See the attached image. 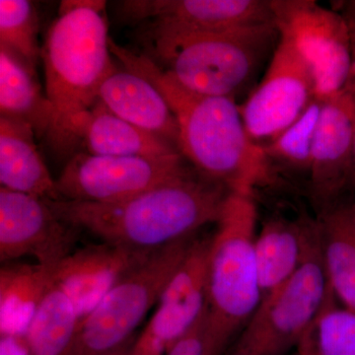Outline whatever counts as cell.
<instances>
[{"label":"cell","mask_w":355,"mask_h":355,"mask_svg":"<svg viewBox=\"0 0 355 355\" xmlns=\"http://www.w3.org/2000/svg\"><path fill=\"white\" fill-rule=\"evenodd\" d=\"M123 69L144 77L163 95L178 123V148L193 168L231 193L254 196L272 181L261 147L250 139L234 99L191 92L141 51L110 41Z\"/></svg>","instance_id":"obj_1"},{"label":"cell","mask_w":355,"mask_h":355,"mask_svg":"<svg viewBox=\"0 0 355 355\" xmlns=\"http://www.w3.org/2000/svg\"><path fill=\"white\" fill-rule=\"evenodd\" d=\"M230 193L191 166L171 181L121 202H48L60 218L103 241L153 251L216 223Z\"/></svg>","instance_id":"obj_2"},{"label":"cell","mask_w":355,"mask_h":355,"mask_svg":"<svg viewBox=\"0 0 355 355\" xmlns=\"http://www.w3.org/2000/svg\"><path fill=\"white\" fill-rule=\"evenodd\" d=\"M106 2L65 0L42 48L46 96L53 110L50 146L73 153L76 121L98 101L103 81L116 70L110 50Z\"/></svg>","instance_id":"obj_3"},{"label":"cell","mask_w":355,"mask_h":355,"mask_svg":"<svg viewBox=\"0 0 355 355\" xmlns=\"http://www.w3.org/2000/svg\"><path fill=\"white\" fill-rule=\"evenodd\" d=\"M279 32L275 23L217 33L141 28V53L182 87L200 95L227 97L254 88L268 67Z\"/></svg>","instance_id":"obj_4"},{"label":"cell","mask_w":355,"mask_h":355,"mask_svg":"<svg viewBox=\"0 0 355 355\" xmlns=\"http://www.w3.org/2000/svg\"><path fill=\"white\" fill-rule=\"evenodd\" d=\"M210 238L207 306L210 328L228 350L260 305L256 259L258 207L254 196L230 193Z\"/></svg>","instance_id":"obj_5"},{"label":"cell","mask_w":355,"mask_h":355,"mask_svg":"<svg viewBox=\"0 0 355 355\" xmlns=\"http://www.w3.org/2000/svg\"><path fill=\"white\" fill-rule=\"evenodd\" d=\"M329 291L319 224L297 272L284 286L261 298L224 355H286L304 338Z\"/></svg>","instance_id":"obj_6"},{"label":"cell","mask_w":355,"mask_h":355,"mask_svg":"<svg viewBox=\"0 0 355 355\" xmlns=\"http://www.w3.org/2000/svg\"><path fill=\"white\" fill-rule=\"evenodd\" d=\"M193 238L154 250L144 263L128 273L79 322L69 355H99L121 347L156 302L188 253Z\"/></svg>","instance_id":"obj_7"},{"label":"cell","mask_w":355,"mask_h":355,"mask_svg":"<svg viewBox=\"0 0 355 355\" xmlns=\"http://www.w3.org/2000/svg\"><path fill=\"white\" fill-rule=\"evenodd\" d=\"M315 98L316 83L309 64L291 37L279 32L265 73L240 105L248 135L257 146H268L304 114Z\"/></svg>","instance_id":"obj_8"},{"label":"cell","mask_w":355,"mask_h":355,"mask_svg":"<svg viewBox=\"0 0 355 355\" xmlns=\"http://www.w3.org/2000/svg\"><path fill=\"white\" fill-rule=\"evenodd\" d=\"M181 153L163 157L73 154L57 180L62 200L113 203L128 200L186 172Z\"/></svg>","instance_id":"obj_9"},{"label":"cell","mask_w":355,"mask_h":355,"mask_svg":"<svg viewBox=\"0 0 355 355\" xmlns=\"http://www.w3.org/2000/svg\"><path fill=\"white\" fill-rule=\"evenodd\" d=\"M275 22L309 64L316 97L342 91L352 64L349 26L343 14L313 0H272Z\"/></svg>","instance_id":"obj_10"},{"label":"cell","mask_w":355,"mask_h":355,"mask_svg":"<svg viewBox=\"0 0 355 355\" xmlns=\"http://www.w3.org/2000/svg\"><path fill=\"white\" fill-rule=\"evenodd\" d=\"M78 229L53 211L48 200L0 188V261L25 256L53 270L76 246Z\"/></svg>","instance_id":"obj_11"},{"label":"cell","mask_w":355,"mask_h":355,"mask_svg":"<svg viewBox=\"0 0 355 355\" xmlns=\"http://www.w3.org/2000/svg\"><path fill=\"white\" fill-rule=\"evenodd\" d=\"M119 7L144 29L217 33L275 23L272 0H128Z\"/></svg>","instance_id":"obj_12"},{"label":"cell","mask_w":355,"mask_h":355,"mask_svg":"<svg viewBox=\"0 0 355 355\" xmlns=\"http://www.w3.org/2000/svg\"><path fill=\"white\" fill-rule=\"evenodd\" d=\"M354 184V109L345 90L323 99L314 144L309 179V197L318 217L340 207L345 186Z\"/></svg>","instance_id":"obj_13"},{"label":"cell","mask_w":355,"mask_h":355,"mask_svg":"<svg viewBox=\"0 0 355 355\" xmlns=\"http://www.w3.org/2000/svg\"><path fill=\"white\" fill-rule=\"evenodd\" d=\"M153 251L107 241L87 245L60 261L51 270V280L70 299L80 322L116 282L144 263Z\"/></svg>","instance_id":"obj_14"},{"label":"cell","mask_w":355,"mask_h":355,"mask_svg":"<svg viewBox=\"0 0 355 355\" xmlns=\"http://www.w3.org/2000/svg\"><path fill=\"white\" fill-rule=\"evenodd\" d=\"M209 247L210 239L193 240L163 289L157 309L144 331L165 352L193 326L207 306Z\"/></svg>","instance_id":"obj_15"},{"label":"cell","mask_w":355,"mask_h":355,"mask_svg":"<svg viewBox=\"0 0 355 355\" xmlns=\"http://www.w3.org/2000/svg\"><path fill=\"white\" fill-rule=\"evenodd\" d=\"M100 100L114 114L176 147L179 130L163 95L144 77L116 69L100 86Z\"/></svg>","instance_id":"obj_16"},{"label":"cell","mask_w":355,"mask_h":355,"mask_svg":"<svg viewBox=\"0 0 355 355\" xmlns=\"http://www.w3.org/2000/svg\"><path fill=\"white\" fill-rule=\"evenodd\" d=\"M319 218L299 216L288 219L275 216L261 225L256 238V259L261 295L286 284L304 259L311 236Z\"/></svg>","instance_id":"obj_17"},{"label":"cell","mask_w":355,"mask_h":355,"mask_svg":"<svg viewBox=\"0 0 355 355\" xmlns=\"http://www.w3.org/2000/svg\"><path fill=\"white\" fill-rule=\"evenodd\" d=\"M73 140L76 147L83 144L93 155L163 157L180 153L166 140L114 114L100 100L74 123Z\"/></svg>","instance_id":"obj_18"},{"label":"cell","mask_w":355,"mask_h":355,"mask_svg":"<svg viewBox=\"0 0 355 355\" xmlns=\"http://www.w3.org/2000/svg\"><path fill=\"white\" fill-rule=\"evenodd\" d=\"M30 125L0 116V183L2 188L57 202L62 200L35 144Z\"/></svg>","instance_id":"obj_19"},{"label":"cell","mask_w":355,"mask_h":355,"mask_svg":"<svg viewBox=\"0 0 355 355\" xmlns=\"http://www.w3.org/2000/svg\"><path fill=\"white\" fill-rule=\"evenodd\" d=\"M0 116L30 125L37 137H46L53 110L43 95L36 67L0 44Z\"/></svg>","instance_id":"obj_20"},{"label":"cell","mask_w":355,"mask_h":355,"mask_svg":"<svg viewBox=\"0 0 355 355\" xmlns=\"http://www.w3.org/2000/svg\"><path fill=\"white\" fill-rule=\"evenodd\" d=\"M51 286V270L46 266L4 263L0 268V335H25Z\"/></svg>","instance_id":"obj_21"},{"label":"cell","mask_w":355,"mask_h":355,"mask_svg":"<svg viewBox=\"0 0 355 355\" xmlns=\"http://www.w3.org/2000/svg\"><path fill=\"white\" fill-rule=\"evenodd\" d=\"M318 218L329 286L345 308L355 313V221L352 207L340 205Z\"/></svg>","instance_id":"obj_22"},{"label":"cell","mask_w":355,"mask_h":355,"mask_svg":"<svg viewBox=\"0 0 355 355\" xmlns=\"http://www.w3.org/2000/svg\"><path fill=\"white\" fill-rule=\"evenodd\" d=\"M78 327L71 301L53 284L26 331L29 355H69Z\"/></svg>","instance_id":"obj_23"},{"label":"cell","mask_w":355,"mask_h":355,"mask_svg":"<svg viewBox=\"0 0 355 355\" xmlns=\"http://www.w3.org/2000/svg\"><path fill=\"white\" fill-rule=\"evenodd\" d=\"M323 100L315 98L304 114L286 132L268 146L261 147L270 174L291 173L309 179L313 144Z\"/></svg>","instance_id":"obj_24"},{"label":"cell","mask_w":355,"mask_h":355,"mask_svg":"<svg viewBox=\"0 0 355 355\" xmlns=\"http://www.w3.org/2000/svg\"><path fill=\"white\" fill-rule=\"evenodd\" d=\"M302 340L317 355H355V313L336 307L331 287Z\"/></svg>","instance_id":"obj_25"},{"label":"cell","mask_w":355,"mask_h":355,"mask_svg":"<svg viewBox=\"0 0 355 355\" xmlns=\"http://www.w3.org/2000/svg\"><path fill=\"white\" fill-rule=\"evenodd\" d=\"M38 32V13L33 2L0 0V44L19 53L34 67L42 55Z\"/></svg>","instance_id":"obj_26"},{"label":"cell","mask_w":355,"mask_h":355,"mask_svg":"<svg viewBox=\"0 0 355 355\" xmlns=\"http://www.w3.org/2000/svg\"><path fill=\"white\" fill-rule=\"evenodd\" d=\"M225 347L217 340L210 328L207 306L197 321L183 336L173 343L166 355H224Z\"/></svg>","instance_id":"obj_27"},{"label":"cell","mask_w":355,"mask_h":355,"mask_svg":"<svg viewBox=\"0 0 355 355\" xmlns=\"http://www.w3.org/2000/svg\"><path fill=\"white\" fill-rule=\"evenodd\" d=\"M343 14L347 26H349L350 43H352V64L349 76H347V83H345V90L349 96L352 101V109H354V184H355V1L343 2L340 8L338 9Z\"/></svg>","instance_id":"obj_28"},{"label":"cell","mask_w":355,"mask_h":355,"mask_svg":"<svg viewBox=\"0 0 355 355\" xmlns=\"http://www.w3.org/2000/svg\"><path fill=\"white\" fill-rule=\"evenodd\" d=\"M0 336V355H29L25 335Z\"/></svg>","instance_id":"obj_29"},{"label":"cell","mask_w":355,"mask_h":355,"mask_svg":"<svg viewBox=\"0 0 355 355\" xmlns=\"http://www.w3.org/2000/svg\"><path fill=\"white\" fill-rule=\"evenodd\" d=\"M165 352L160 343L144 331L135 342L132 355H163Z\"/></svg>","instance_id":"obj_30"},{"label":"cell","mask_w":355,"mask_h":355,"mask_svg":"<svg viewBox=\"0 0 355 355\" xmlns=\"http://www.w3.org/2000/svg\"><path fill=\"white\" fill-rule=\"evenodd\" d=\"M135 342L137 340L132 336L130 340H127L123 345H121V347L99 355H132Z\"/></svg>","instance_id":"obj_31"},{"label":"cell","mask_w":355,"mask_h":355,"mask_svg":"<svg viewBox=\"0 0 355 355\" xmlns=\"http://www.w3.org/2000/svg\"><path fill=\"white\" fill-rule=\"evenodd\" d=\"M299 355H317L316 352H314L307 343L304 340H301V343L298 345Z\"/></svg>","instance_id":"obj_32"},{"label":"cell","mask_w":355,"mask_h":355,"mask_svg":"<svg viewBox=\"0 0 355 355\" xmlns=\"http://www.w3.org/2000/svg\"><path fill=\"white\" fill-rule=\"evenodd\" d=\"M352 216H354V221H355V203L352 207Z\"/></svg>","instance_id":"obj_33"}]
</instances>
